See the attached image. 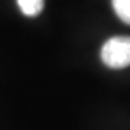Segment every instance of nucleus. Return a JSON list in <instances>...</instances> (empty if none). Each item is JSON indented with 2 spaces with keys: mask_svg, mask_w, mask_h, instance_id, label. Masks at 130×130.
Masks as SVG:
<instances>
[{
  "mask_svg": "<svg viewBox=\"0 0 130 130\" xmlns=\"http://www.w3.org/2000/svg\"><path fill=\"white\" fill-rule=\"evenodd\" d=\"M111 3L119 19L130 25V0H111Z\"/></svg>",
  "mask_w": 130,
  "mask_h": 130,
  "instance_id": "7ed1b4c3",
  "label": "nucleus"
},
{
  "mask_svg": "<svg viewBox=\"0 0 130 130\" xmlns=\"http://www.w3.org/2000/svg\"><path fill=\"white\" fill-rule=\"evenodd\" d=\"M19 9L25 16H38L43 9V0H18Z\"/></svg>",
  "mask_w": 130,
  "mask_h": 130,
  "instance_id": "f03ea898",
  "label": "nucleus"
},
{
  "mask_svg": "<svg viewBox=\"0 0 130 130\" xmlns=\"http://www.w3.org/2000/svg\"><path fill=\"white\" fill-rule=\"evenodd\" d=\"M103 64L113 68L121 70L130 65V36H114L103 45L100 52Z\"/></svg>",
  "mask_w": 130,
  "mask_h": 130,
  "instance_id": "f257e3e1",
  "label": "nucleus"
}]
</instances>
